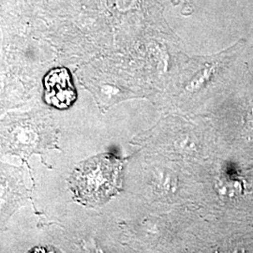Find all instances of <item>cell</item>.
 Instances as JSON below:
<instances>
[{"label": "cell", "mask_w": 253, "mask_h": 253, "mask_svg": "<svg viewBox=\"0 0 253 253\" xmlns=\"http://www.w3.org/2000/svg\"><path fill=\"white\" fill-rule=\"evenodd\" d=\"M56 128L47 109L11 113L0 119V153L28 158L57 148Z\"/></svg>", "instance_id": "1"}, {"label": "cell", "mask_w": 253, "mask_h": 253, "mask_svg": "<svg viewBox=\"0 0 253 253\" xmlns=\"http://www.w3.org/2000/svg\"><path fill=\"white\" fill-rule=\"evenodd\" d=\"M123 163L113 154H100L79 163L69 178L75 201L85 207L102 206L122 189Z\"/></svg>", "instance_id": "2"}, {"label": "cell", "mask_w": 253, "mask_h": 253, "mask_svg": "<svg viewBox=\"0 0 253 253\" xmlns=\"http://www.w3.org/2000/svg\"><path fill=\"white\" fill-rule=\"evenodd\" d=\"M29 198L23 179V170L0 163V232L9 217L25 206Z\"/></svg>", "instance_id": "3"}, {"label": "cell", "mask_w": 253, "mask_h": 253, "mask_svg": "<svg viewBox=\"0 0 253 253\" xmlns=\"http://www.w3.org/2000/svg\"><path fill=\"white\" fill-rule=\"evenodd\" d=\"M76 90L66 69H56L44 79L43 100L46 104L58 110L70 108L76 100Z\"/></svg>", "instance_id": "4"}]
</instances>
